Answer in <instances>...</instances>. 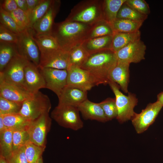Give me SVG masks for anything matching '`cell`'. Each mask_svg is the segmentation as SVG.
Returning <instances> with one entry per match:
<instances>
[{"instance_id": "cell-21", "label": "cell", "mask_w": 163, "mask_h": 163, "mask_svg": "<svg viewBox=\"0 0 163 163\" xmlns=\"http://www.w3.org/2000/svg\"><path fill=\"white\" fill-rule=\"evenodd\" d=\"M33 38L37 46L40 56L62 49L55 38L51 34H37L29 29Z\"/></svg>"}, {"instance_id": "cell-43", "label": "cell", "mask_w": 163, "mask_h": 163, "mask_svg": "<svg viewBox=\"0 0 163 163\" xmlns=\"http://www.w3.org/2000/svg\"><path fill=\"white\" fill-rule=\"evenodd\" d=\"M43 1V0H26L28 14Z\"/></svg>"}, {"instance_id": "cell-10", "label": "cell", "mask_w": 163, "mask_h": 163, "mask_svg": "<svg viewBox=\"0 0 163 163\" xmlns=\"http://www.w3.org/2000/svg\"><path fill=\"white\" fill-rule=\"evenodd\" d=\"M16 45L19 55L38 67L40 61V53L32 38L29 29L22 31L19 35Z\"/></svg>"}, {"instance_id": "cell-13", "label": "cell", "mask_w": 163, "mask_h": 163, "mask_svg": "<svg viewBox=\"0 0 163 163\" xmlns=\"http://www.w3.org/2000/svg\"><path fill=\"white\" fill-rule=\"evenodd\" d=\"M146 47L140 39L136 40L115 53L117 60L137 63L145 59Z\"/></svg>"}, {"instance_id": "cell-4", "label": "cell", "mask_w": 163, "mask_h": 163, "mask_svg": "<svg viewBox=\"0 0 163 163\" xmlns=\"http://www.w3.org/2000/svg\"><path fill=\"white\" fill-rule=\"evenodd\" d=\"M51 107L48 97L40 91L24 101L18 113L30 120L49 113Z\"/></svg>"}, {"instance_id": "cell-33", "label": "cell", "mask_w": 163, "mask_h": 163, "mask_svg": "<svg viewBox=\"0 0 163 163\" xmlns=\"http://www.w3.org/2000/svg\"><path fill=\"white\" fill-rule=\"evenodd\" d=\"M45 149L28 141L25 145V153L28 163H37Z\"/></svg>"}, {"instance_id": "cell-44", "label": "cell", "mask_w": 163, "mask_h": 163, "mask_svg": "<svg viewBox=\"0 0 163 163\" xmlns=\"http://www.w3.org/2000/svg\"><path fill=\"white\" fill-rule=\"evenodd\" d=\"M18 8L27 13V8L26 0H15Z\"/></svg>"}, {"instance_id": "cell-2", "label": "cell", "mask_w": 163, "mask_h": 163, "mask_svg": "<svg viewBox=\"0 0 163 163\" xmlns=\"http://www.w3.org/2000/svg\"><path fill=\"white\" fill-rule=\"evenodd\" d=\"M117 60L115 53L110 50L90 54L80 68L89 72L101 84H108L110 74Z\"/></svg>"}, {"instance_id": "cell-16", "label": "cell", "mask_w": 163, "mask_h": 163, "mask_svg": "<svg viewBox=\"0 0 163 163\" xmlns=\"http://www.w3.org/2000/svg\"><path fill=\"white\" fill-rule=\"evenodd\" d=\"M60 0H53L43 16L33 26L32 29L37 34H51L55 18L59 11Z\"/></svg>"}, {"instance_id": "cell-48", "label": "cell", "mask_w": 163, "mask_h": 163, "mask_svg": "<svg viewBox=\"0 0 163 163\" xmlns=\"http://www.w3.org/2000/svg\"><path fill=\"white\" fill-rule=\"evenodd\" d=\"M37 163H43L42 156L41 157Z\"/></svg>"}, {"instance_id": "cell-41", "label": "cell", "mask_w": 163, "mask_h": 163, "mask_svg": "<svg viewBox=\"0 0 163 163\" xmlns=\"http://www.w3.org/2000/svg\"><path fill=\"white\" fill-rule=\"evenodd\" d=\"M5 158L8 163H28L25 153V146L13 151Z\"/></svg>"}, {"instance_id": "cell-25", "label": "cell", "mask_w": 163, "mask_h": 163, "mask_svg": "<svg viewBox=\"0 0 163 163\" xmlns=\"http://www.w3.org/2000/svg\"><path fill=\"white\" fill-rule=\"evenodd\" d=\"M143 23L128 19L117 18L111 26L114 33H132L139 31Z\"/></svg>"}, {"instance_id": "cell-39", "label": "cell", "mask_w": 163, "mask_h": 163, "mask_svg": "<svg viewBox=\"0 0 163 163\" xmlns=\"http://www.w3.org/2000/svg\"><path fill=\"white\" fill-rule=\"evenodd\" d=\"M19 35L0 24V42L16 44Z\"/></svg>"}, {"instance_id": "cell-27", "label": "cell", "mask_w": 163, "mask_h": 163, "mask_svg": "<svg viewBox=\"0 0 163 163\" xmlns=\"http://www.w3.org/2000/svg\"><path fill=\"white\" fill-rule=\"evenodd\" d=\"M18 53L16 44L0 42V72Z\"/></svg>"}, {"instance_id": "cell-32", "label": "cell", "mask_w": 163, "mask_h": 163, "mask_svg": "<svg viewBox=\"0 0 163 163\" xmlns=\"http://www.w3.org/2000/svg\"><path fill=\"white\" fill-rule=\"evenodd\" d=\"M53 0H43V1L28 14L30 28L40 19L47 11Z\"/></svg>"}, {"instance_id": "cell-28", "label": "cell", "mask_w": 163, "mask_h": 163, "mask_svg": "<svg viewBox=\"0 0 163 163\" xmlns=\"http://www.w3.org/2000/svg\"><path fill=\"white\" fill-rule=\"evenodd\" d=\"M90 55L81 44L73 47L69 51V67L73 66L81 67Z\"/></svg>"}, {"instance_id": "cell-42", "label": "cell", "mask_w": 163, "mask_h": 163, "mask_svg": "<svg viewBox=\"0 0 163 163\" xmlns=\"http://www.w3.org/2000/svg\"><path fill=\"white\" fill-rule=\"evenodd\" d=\"M0 5V7L8 13H11L18 8L15 0L1 1Z\"/></svg>"}, {"instance_id": "cell-35", "label": "cell", "mask_w": 163, "mask_h": 163, "mask_svg": "<svg viewBox=\"0 0 163 163\" xmlns=\"http://www.w3.org/2000/svg\"><path fill=\"white\" fill-rule=\"evenodd\" d=\"M9 13L21 31L30 28L29 16L26 12L18 8Z\"/></svg>"}, {"instance_id": "cell-8", "label": "cell", "mask_w": 163, "mask_h": 163, "mask_svg": "<svg viewBox=\"0 0 163 163\" xmlns=\"http://www.w3.org/2000/svg\"><path fill=\"white\" fill-rule=\"evenodd\" d=\"M52 120L49 113H45L31 120L26 127L30 141L36 145L45 149L46 137L50 130Z\"/></svg>"}, {"instance_id": "cell-6", "label": "cell", "mask_w": 163, "mask_h": 163, "mask_svg": "<svg viewBox=\"0 0 163 163\" xmlns=\"http://www.w3.org/2000/svg\"><path fill=\"white\" fill-rule=\"evenodd\" d=\"M79 113L77 107L58 104L51 112V116L60 126L77 131L84 126Z\"/></svg>"}, {"instance_id": "cell-12", "label": "cell", "mask_w": 163, "mask_h": 163, "mask_svg": "<svg viewBox=\"0 0 163 163\" xmlns=\"http://www.w3.org/2000/svg\"><path fill=\"white\" fill-rule=\"evenodd\" d=\"M44 78L46 88L54 92L58 97L67 85V69L39 68Z\"/></svg>"}, {"instance_id": "cell-3", "label": "cell", "mask_w": 163, "mask_h": 163, "mask_svg": "<svg viewBox=\"0 0 163 163\" xmlns=\"http://www.w3.org/2000/svg\"><path fill=\"white\" fill-rule=\"evenodd\" d=\"M103 1L100 0L81 1L72 9L65 20L92 25L104 20Z\"/></svg>"}, {"instance_id": "cell-34", "label": "cell", "mask_w": 163, "mask_h": 163, "mask_svg": "<svg viewBox=\"0 0 163 163\" xmlns=\"http://www.w3.org/2000/svg\"><path fill=\"white\" fill-rule=\"evenodd\" d=\"M29 141V136L26 127L13 130V151L25 146Z\"/></svg>"}, {"instance_id": "cell-23", "label": "cell", "mask_w": 163, "mask_h": 163, "mask_svg": "<svg viewBox=\"0 0 163 163\" xmlns=\"http://www.w3.org/2000/svg\"><path fill=\"white\" fill-rule=\"evenodd\" d=\"M141 32L114 33L113 35L111 50L115 53L130 43L140 39Z\"/></svg>"}, {"instance_id": "cell-14", "label": "cell", "mask_w": 163, "mask_h": 163, "mask_svg": "<svg viewBox=\"0 0 163 163\" xmlns=\"http://www.w3.org/2000/svg\"><path fill=\"white\" fill-rule=\"evenodd\" d=\"M24 88L30 93L34 94L43 88H46L44 78L39 68L29 61L24 69Z\"/></svg>"}, {"instance_id": "cell-38", "label": "cell", "mask_w": 163, "mask_h": 163, "mask_svg": "<svg viewBox=\"0 0 163 163\" xmlns=\"http://www.w3.org/2000/svg\"><path fill=\"white\" fill-rule=\"evenodd\" d=\"M0 24L13 32L19 35L22 31L19 28L10 14L0 7Z\"/></svg>"}, {"instance_id": "cell-15", "label": "cell", "mask_w": 163, "mask_h": 163, "mask_svg": "<svg viewBox=\"0 0 163 163\" xmlns=\"http://www.w3.org/2000/svg\"><path fill=\"white\" fill-rule=\"evenodd\" d=\"M69 66V51L59 49L40 57L38 68L67 69Z\"/></svg>"}, {"instance_id": "cell-40", "label": "cell", "mask_w": 163, "mask_h": 163, "mask_svg": "<svg viewBox=\"0 0 163 163\" xmlns=\"http://www.w3.org/2000/svg\"><path fill=\"white\" fill-rule=\"evenodd\" d=\"M125 3L142 14L148 16L150 13L149 5L144 0H126Z\"/></svg>"}, {"instance_id": "cell-20", "label": "cell", "mask_w": 163, "mask_h": 163, "mask_svg": "<svg viewBox=\"0 0 163 163\" xmlns=\"http://www.w3.org/2000/svg\"><path fill=\"white\" fill-rule=\"evenodd\" d=\"M130 64L126 62L117 61L116 66L109 76L110 81H113L118 85L125 93L128 92Z\"/></svg>"}, {"instance_id": "cell-47", "label": "cell", "mask_w": 163, "mask_h": 163, "mask_svg": "<svg viewBox=\"0 0 163 163\" xmlns=\"http://www.w3.org/2000/svg\"><path fill=\"white\" fill-rule=\"evenodd\" d=\"M0 163H8L5 158L1 155H0Z\"/></svg>"}, {"instance_id": "cell-22", "label": "cell", "mask_w": 163, "mask_h": 163, "mask_svg": "<svg viewBox=\"0 0 163 163\" xmlns=\"http://www.w3.org/2000/svg\"><path fill=\"white\" fill-rule=\"evenodd\" d=\"M112 37L113 35L107 36L88 39L81 45L90 54L111 50Z\"/></svg>"}, {"instance_id": "cell-30", "label": "cell", "mask_w": 163, "mask_h": 163, "mask_svg": "<svg viewBox=\"0 0 163 163\" xmlns=\"http://www.w3.org/2000/svg\"><path fill=\"white\" fill-rule=\"evenodd\" d=\"M13 130L6 129L0 133V155L6 158L12 152Z\"/></svg>"}, {"instance_id": "cell-29", "label": "cell", "mask_w": 163, "mask_h": 163, "mask_svg": "<svg viewBox=\"0 0 163 163\" xmlns=\"http://www.w3.org/2000/svg\"><path fill=\"white\" fill-rule=\"evenodd\" d=\"M114 32L111 25L104 20L92 25L89 32L87 39L107 36H112Z\"/></svg>"}, {"instance_id": "cell-17", "label": "cell", "mask_w": 163, "mask_h": 163, "mask_svg": "<svg viewBox=\"0 0 163 163\" xmlns=\"http://www.w3.org/2000/svg\"><path fill=\"white\" fill-rule=\"evenodd\" d=\"M34 94L20 87L0 81V96L8 100L22 104Z\"/></svg>"}, {"instance_id": "cell-31", "label": "cell", "mask_w": 163, "mask_h": 163, "mask_svg": "<svg viewBox=\"0 0 163 163\" xmlns=\"http://www.w3.org/2000/svg\"><path fill=\"white\" fill-rule=\"evenodd\" d=\"M147 16L136 11L125 2L121 6L118 12L117 18L126 19L143 22L147 18Z\"/></svg>"}, {"instance_id": "cell-11", "label": "cell", "mask_w": 163, "mask_h": 163, "mask_svg": "<svg viewBox=\"0 0 163 163\" xmlns=\"http://www.w3.org/2000/svg\"><path fill=\"white\" fill-rule=\"evenodd\" d=\"M162 107L157 101L148 104L140 113H135L131 120L137 133H142L148 129L155 121Z\"/></svg>"}, {"instance_id": "cell-18", "label": "cell", "mask_w": 163, "mask_h": 163, "mask_svg": "<svg viewBox=\"0 0 163 163\" xmlns=\"http://www.w3.org/2000/svg\"><path fill=\"white\" fill-rule=\"evenodd\" d=\"M87 91L67 85L58 97V104L78 107L87 100Z\"/></svg>"}, {"instance_id": "cell-5", "label": "cell", "mask_w": 163, "mask_h": 163, "mask_svg": "<svg viewBox=\"0 0 163 163\" xmlns=\"http://www.w3.org/2000/svg\"><path fill=\"white\" fill-rule=\"evenodd\" d=\"M115 96L117 115L116 118L120 123L131 120L135 112L134 108L137 104L138 100L135 95L128 93L126 96L119 90V86L114 82L110 81L108 83Z\"/></svg>"}, {"instance_id": "cell-19", "label": "cell", "mask_w": 163, "mask_h": 163, "mask_svg": "<svg viewBox=\"0 0 163 163\" xmlns=\"http://www.w3.org/2000/svg\"><path fill=\"white\" fill-rule=\"evenodd\" d=\"M77 107L85 120H95L101 122L108 121L99 103H94L87 99Z\"/></svg>"}, {"instance_id": "cell-36", "label": "cell", "mask_w": 163, "mask_h": 163, "mask_svg": "<svg viewBox=\"0 0 163 163\" xmlns=\"http://www.w3.org/2000/svg\"><path fill=\"white\" fill-rule=\"evenodd\" d=\"M22 104L10 101L0 96V115L18 113Z\"/></svg>"}, {"instance_id": "cell-46", "label": "cell", "mask_w": 163, "mask_h": 163, "mask_svg": "<svg viewBox=\"0 0 163 163\" xmlns=\"http://www.w3.org/2000/svg\"><path fill=\"white\" fill-rule=\"evenodd\" d=\"M157 101L159 102L163 107V91L158 94Z\"/></svg>"}, {"instance_id": "cell-7", "label": "cell", "mask_w": 163, "mask_h": 163, "mask_svg": "<svg viewBox=\"0 0 163 163\" xmlns=\"http://www.w3.org/2000/svg\"><path fill=\"white\" fill-rule=\"evenodd\" d=\"M29 61L18 53L0 72V81L24 88V69ZM26 90V89H25Z\"/></svg>"}, {"instance_id": "cell-9", "label": "cell", "mask_w": 163, "mask_h": 163, "mask_svg": "<svg viewBox=\"0 0 163 163\" xmlns=\"http://www.w3.org/2000/svg\"><path fill=\"white\" fill-rule=\"evenodd\" d=\"M67 70L68 86L87 91L93 87L101 84L89 72L80 67L71 66Z\"/></svg>"}, {"instance_id": "cell-45", "label": "cell", "mask_w": 163, "mask_h": 163, "mask_svg": "<svg viewBox=\"0 0 163 163\" xmlns=\"http://www.w3.org/2000/svg\"><path fill=\"white\" fill-rule=\"evenodd\" d=\"M6 129L2 117V115H0V133L2 132Z\"/></svg>"}, {"instance_id": "cell-1", "label": "cell", "mask_w": 163, "mask_h": 163, "mask_svg": "<svg viewBox=\"0 0 163 163\" xmlns=\"http://www.w3.org/2000/svg\"><path fill=\"white\" fill-rule=\"evenodd\" d=\"M91 26L65 20L54 24L51 34L55 38L62 49L69 51L87 39Z\"/></svg>"}, {"instance_id": "cell-37", "label": "cell", "mask_w": 163, "mask_h": 163, "mask_svg": "<svg viewBox=\"0 0 163 163\" xmlns=\"http://www.w3.org/2000/svg\"><path fill=\"white\" fill-rule=\"evenodd\" d=\"M99 103L108 121L117 118V110L115 98H108Z\"/></svg>"}, {"instance_id": "cell-26", "label": "cell", "mask_w": 163, "mask_h": 163, "mask_svg": "<svg viewBox=\"0 0 163 163\" xmlns=\"http://www.w3.org/2000/svg\"><path fill=\"white\" fill-rule=\"evenodd\" d=\"M0 115L2 117L4 124L7 129L13 131L26 127L31 121L26 119L18 113Z\"/></svg>"}, {"instance_id": "cell-24", "label": "cell", "mask_w": 163, "mask_h": 163, "mask_svg": "<svg viewBox=\"0 0 163 163\" xmlns=\"http://www.w3.org/2000/svg\"><path fill=\"white\" fill-rule=\"evenodd\" d=\"M126 0H104L103 1L104 20L111 25L117 19L118 12Z\"/></svg>"}]
</instances>
